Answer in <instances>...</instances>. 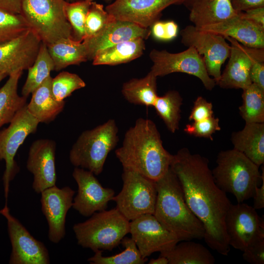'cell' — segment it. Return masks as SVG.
Here are the masks:
<instances>
[{"instance_id": "cell-1", "label": "cell", "mask_w": 264, "mask_h": 264, "mask_svg": "<svg viewBox=\"0 0 264 264\" xmlns=\"http://www.w3.org/2000/svg\"><path fill=\"white\" fill-rule=\"evenodd\" d=\"M170 167L179 181L187 204L203 224L206 244L227 256L230 246L225 218L231 203L215 183L208 159L182 148L173 155Z\"/></svg>"}, {"instance_id": "cell-2", "label": "cell", "mask_w": 264, "mask_h": 264, "mask_svg": "<svg viewBox=\"0 0 264 264\" xmlns=\"http://www.w3.org/2000/svg\"><path fill=\"white\" fill-rule=\"evenodd\" d=\"M115 154L123 169L154 181L167 172L173 156L164 148L155 123L143 118L137 119L126 131L122 144Z\"/></svg>"}, {"instance_id": "cell-3", "label": "cell", "mask_w": 264, "mask_h": 264, "mask_svg": "<svg viewBox=\"0 0 264 264\" xmlns=\"http://www.w3.org/2000/svg\"><path fill=\"white\" fill-rule=\"evenodd\" d=\"M157 198L154 215L180 241L203 239L201 222L187 204L179 181L170 167L155 181Z\"/></svg>"}, {"instance_id": "cell-4", "label": "cell", "mask_w": 264, "mask_h": 264, "mask_svg": "<svg viewBox=\"0 0 264 264\" xmlns=\"http://www.w3.org/2000/svg\"><path fill=\"white\" fill-rule=\"evenodd\" d=\"M216 163L212 172L221 190L232 194L238 203L253 197L262 180L258 166L234 149L220 152Z\"/></svg>"}, {"instance_id": "cell-5", "label": "cell", "mask_w": 264, "mask_h": 264, "mask_svg": "<svg viewBox=\"0 0 264 264\" xmlns=\"http://www.w3.org/2000/svg\"><path fill=\"white\" fill-rule=\"evenodd\" d=\"M86 221L75 224L73 230L77 243L94 252L111 251L121 243L130 230V221L115 207L97 212Z\"/></svg>"}, {"instance_id": "cell-6", "label": "cell", "mask_w": 264, "mask_h": 264, "mask_svg": "<svg viewBox=\"0 0 264 264\" xmlns=\"http://www.w3.org/2000/svg\"><path fill=\"white\" fill-rule=\"evenodd\" d=\"M118 129L114 119L84 131L69 152L72 165L87 170L95 176L100 174L109 153L117 145Z\"/></svg>"}, {"instance_id": "cell-7", "label": "cell", "mask_w": 264, "mask_h": 264, "mask_svg": "<svg viewBox=\"0 0 264 264\" xmlns=\"http://www.w3.org/2000/svg\"><path fill=\"white\" fill-rule=\"evenodd\" d=\"M65 0H22L21 14L47 45L62 38H72L65 13ZM73 39V38H72Z\"/></svg>"}, {"instance_id": "cell-8", "label": "cell", "mask_w": 264, "mask_h": 264, "mask_svg": "<svg viewBox=\"0 0 264 264\" xmlns=\"http://www.w3.org/2000/svg\"><path fill=\"white\" fill-rule=\"evenodd\" d=\"M123 186L112 200L116 208L130 221L154 212L157 198L155 181L133 171L123 169Z\"/></svg>"}, {"instance_id": "cell-9", "label": "cell", "mask_w": 264, "mask_h": 264, "mask_svg": "<svg viewBox=\"0 0 264 264\" xmlns=\"http://www.w3.org/2000/svg\"><path fill=\"white\" fill-rule=\"evenodd\" d=\"M9 123L7 128L0 131V160H4L5 163L2 180L6 203L10 182L19 170L15 160L16 154L26 138L36 132L40 122L29 112L26 105Z\"/></svg>"}, {"instance_id": "cell-10", "label": "cell", "mask_w": 264, "mask_h": 264, "mask_svg": "<svg viewBox=\"0 0 264 264\" xmlns=\"http://www.w3.org/2000/svg\"><path fill=\"white\" fill-rule=\"evenodd\" d=\"M149 57L153 62L150 72L157 77L182 72L198 78L207 90H212L216 85L214 79L207 73L202 57L193 47L175 53L154 49Z\"/></svg>"}, {"instance_id": "cell-11", "label": "cell", "mask_w": 264, "mask_h": 264, "mask_svg": "<svg viewBox=\"0 0 264 264\" xmlns=\"http://www.w3.org/2000/svg\"><path fill=\"white\" fill-rule=\"evenodd\" d=\"M181 43L194 47L203 58L208 75L216 83L221 76V67L229 57L230 45L224 37L189 25L180 31Z\"/></svg>"}, {"instance_id": "cell-12", "label": "cell", "mask_w": 264, "mask_h": 264, "mask_svg": "<svg viewBox=\"0 0 264 264\" xmlns=\"http://www.w3.org/2000/svg\"><path fill=\"white\" fill-rule=\"evenodd\" d=\"M7 220L12 251L10 264H48L49 252L45 245L36 239L25 227L13 216L7 203L0 210Z\"/></svg>"}, {"instance_id": "cell-13", "label": "cell", "mask_w": 264, "mask_h": 264, "mask_svg": "<svg viewBox=\"0 0 264 264\" xmlns=\"http://www.w3.org/2000/svg\"><path fill=\"white\" fill-rule=\"evenodd\" d=\"M225 227L230 246L243 251L256 238L264 235V221L252 206L231 203L225 216Z\"/></svg>"}, {"instance_id": "cell-14", "label": "cell", "mask_w": 264, "mask_h": 264, "mask_svg": "<svg viewBox=\"0 0 264 264\" xmlns=\"http://www.w3.org/2000/svg\"><path fill=\"white\" fill-rule=\"evenodd\" d=\"M129 233L144 258L154 252L170 250L180 242L153 214H145L130 221Z\"/></svg>"}, {"instance_id": "cell-15", "label": "cell", "mask_w": 264, "mask_h": 264, "mask_svg": "<svg viewBox=\"0 0 264 264\" xmlns=\"http://www.w3.org/2000/svg\"><path fill=\"white\" fill-rule=\"evenodd\" d=\"M92 172L75 167L72 176L78 186L72 207L84 217L107 209L109 201L114 197V191L104 187Z\"/></svg>"}, {"instance_id": "cell-16", "label": "cell", "mask_w": 264, "mask_h": 264, "mask_svg": "<svg viewBox=\"0 0 264 264\" xmlns=\"http://www.w3.org/2000/svg\"><path fill=\"white\" fill-rule=\"evenodd\" d=\"M225 39L230 45L229 60L216 85L222 88L243 89L252 84L251 66L254 61L264 59V48L246 46L233 38Z\"/></svg>"}, {"instance_id": "cell-17", "label": "cell", "mask_w": 264, "mask_h": 264, "mask_svg": "<svg viewBox=\"0 0 264 264\" xmlns=\"http://www.w3.org/2000/svg\"><path fill=\"white\" fill-rule=\"evenodd\" d=\"M185 0H114L106 7L115 20L129 22L149 28L159 20L161 13L172 5L183 4Z\"/></svg>"}, {"instance_id": "cell-18", "label": "cell", "mask_w": 264, "mask_h": 264, "mask_svg": "<svg viewBox=\"0 0 264 264\" xmlns=\"http://www.w3.org/2000/svg\"><path fill=\"white\" fill-rule=\"evenodd\" d=\"M75 194L69 186L60 188L56 185L41 193V209L48 224V238L52 243H59L65 236L66 216Z\"/></svg>"}, {"instance_id": "cell-19", "label": "cell", "mask_w": 264, "mask_h": 264, "mask_svg": "<svg viewBox=\"0 0 264 264\" xmlns=\"http://www.w3.org/2000/svg\"><path fill=\"white\" fill-rule=\"evenodd\" d=\"M42 41L29 29L19 37L0 44V72L8 76L27 70L35 61Z\"/></svg>"}, {"instance_id": "cell-20", "label": "cell", "mask_w": 264, "mask_h": 264, "mask_svg": "<svg viewBox=\"0 0 264 264\" xmlns=\"http://www.w3.org/2000/svg\"><path fill=\"white\" fill-rule=\"evenodd\" d=\"M56 146L53 140L40 139L29 148L26 168L33 175L32 188L38 194L56 185Z\"/></svg>"}, {"instance_id": "cell-21", "label": "cell", "mask_w": 264, "mask_h": 264, "mask_svg": "<svg viewBox=\"0 0 264 264\" xmlns=\"http://www.w3.org/2000/svg\"><path fill=\"white\" fill-rule=\"evenodd\" d=\"M151 34L149 28L114 19L97 34L82 42L86 47L88 60H92L98 52L105 48L135 38L146 40Z\"/></svg>"}, {"instance_id": "cell-22", "label": "cell", "mask_w": 264, "mask_h": 264, "mask_svg": "<svg viewBox=\"0 0 264 264\" xmlns=\"http://www.w3.org/2000/svg\"><path fill=\"white\" fill-rule=\"evenodd\" d=\"M198 28L233 38L246 46L264 48V28L242 18L239 12L223 21Z\"/></svg>"}, {"instance_id": "cell-23", "label": "cell", "mask_w": 264, "mask_h": 264, "mask_svg": "<svg viewBox=\"0 0 264 264\" xmlns=\"http://www.w3.org/2000/svg\"><path fill=\"white\" fill-rule=\"evenodd\" d=\"M233 149L244 154L259 167L264 163V123H245L231 136Z\"/></svg>"}, {"instance_id": "cell-24", "label": "cell", "mask_w": 264, "mask_h": 264, "mask_svg": "<svg viewBox=\"0 0 264 264\" xmlns=\"http://www.w3.org/2000/svg\"><path fill=\"white\" fill-rule=\"evenodd\" d=\"M189 10V20L197 28L223 21L239 13L230 0H195Z\"/></svg>"}, {"instance_id": "cell-25", "label": "cell", "mask_w": 264, "mask_h": 264, "mask_svg": "<svg viewBox=\"0 0 264 264\" xmlns=\"http://www.w3.org/2000/svg\"><path fill=\"white\" fill-rule=\"evenodd\" d=\"M52 77H48L31 94L27 108L31 114L40 123H49L63 111L65 101H59L54 97L51 89Z\"/></svg>"}, {"instance_id": "cell-26", "label": "cell", "mask_w": 264, "mask_h": 264, "mask_svg": "<svg viewBox=\"0 0 264 264\" xmlns=\"http://www.w3.org/2000/svg\"><path fill=\"white\" fill-rule=\"evenodd\" d=\"M145 49L143 38L123 42L98 52L92 60V64L114 66L128 63L140 57Z\"/></svg>"}, {"instance_id": "cell-27", "label": "cell", "mask_w": 264, "mask_h": 264, "mask_svg": "<svg viewBox=\"0 0 264 264\" xmlns=\"http://www.w3.org/2000/svg\"><path fill=\"white\" fill-rule=\"evenodd\" d=\"M47 47L56 71L71 65H79L88 60L84 43L72 38L61 39Z\"/></svg>"}, {"instance_id": "cell-28", "label": "cell", "mask_w": 264, "mask_h": 264, "mask_svg": "<svg viewBox=\"0 0 264 264\" xmlns=\"http://www.w3.org/2000/svg\"><path fill=\"white\" fill-rule=\"evenodd\" d=\"M179 242L170 250L160 252L168 260V264H213L212 253L200 243L189 241Z\"/></svg>"}, {"instance_id": "cell-29", "label": "cell", "mask_w": 264, "mask_h": 264, "mask_svg": "<svg viewBox=\"0 0 264 264\" xmlns=\"http://www.w3.org/2000/svg\"><path fill=\"white\" fill-rule=\"evenodd\" d=\"M157 77L149 72L141 78H132L122 86L121 92L129 103L147 107L153 106L158 95Z\"/></svg>"}, {"instance_id": "cell-30", "label": "cell", "mask_w": 264, "mask_h": 264, "mask_svg": "<svg viewBox=\"0 0 264 264\" xmlns=\"http://www.w3.org/2000/svg\"><path fill=\"white\" fill-rule=\"evenodd\" d=\"M22 72L9 75L0 88V127L9 123L17 112L27 105V98L18 93V83Z\"/></svg>"}, {"instance_id": "cell-31", "label": "cell", "mask_w": 264, "mask_h": 264, "mask_svg": "<svg viewBox=\"0 0 264 264\" xmlns=\"http://www.w3.org/2000/svg\"><path fill=\"white\" fill-rule=\"evenodd\" d=\"M27 70V78L21 91L22 96L26 98L50 76L51 71L54 70L46 44L42 42L34 62Z\"/></svg>"}, {"instance_id": "cell-32", "label": "cell", "mask_w": 264, "mask_h": 264, "mask_svg": "<svg viewBox=\"0 0 264 264\" xmlns=\"http://www.w3.org/2000/svg\"><path fill=\"white\" fill-rule=\"evenodd\" d=\"M182 98L176 90H169L162 96H157L153 107L168 130L175 133L179 129L181 119Z\"/></svg>"}, {"instance_id": "cell-33", "label": "cell", "mask_w": 264, "mask_h": 264, "mask_svg": "<svg viewBox=\"0 0 264 264\" xmlns=\"http://www.w3.org/2000/svg\"><path fill=\"white\" fill-rule=\"evenodd\" d=\"M242 90L241 117L245 123H264V90L253 83Z\"/></svg>"}, {"instance_id": "cell-34", "label": "cell", "mask_w": 264, "mask_h": 264, "mask_svg": "<svg viewBox=\"0 0 264 264\" xmlns=\"http://www.w3.org/2000/svg\"><path fill=\"white\" fill-rule=\"evenodd\" d=\"M121 243L125 247L121 252L110 256H104L102 250L94 252V255L88 259L91 264H143L147 258L141 256L132 238L124 237Z\"/></svg>"}, {"instance_id": "cell-35", "label": "cell", "mask_w": 264, "mask_h": 264, "mask_svg": "<svg viewBox=\"0 0 264 264\" xmlns=\"http://www.w3.org/2000/svg\"><path fill=\"white\" fill-rule=\"evenodd\" d=\"M95 0H78L73 2L66 1L65 13L72 28L73 40L80 42L84 40L86 17L92 2Z\"/></svg>"}, {"instance_id": "cell-36", "label": "cell", "mask_w": 264, "mask_h": 264, "mask_svg": "<svg viewBox=\"0 0 264 264\" xmlns=\"http://www.w3.org/2000/svg\"><path fill=\"white\" fill-rule=\"evenodd\" d=\"M31 29L21 14L0 8V44L16 38Z\"/></svg>"}, {"instance_id": "cell-37", "label": "cell", "mask_w": 264, "mask_h": 264, "mask_svg": "<svg viewBox=\"0 0 264 264\" xmlns=\"http://www.w3.org/2000/svg\"><path fill=\"white\" fill-rule=\"evenodd\" d=\"M85 86V82L78 75L67 71L60 72L51 81L52 93L59 101H64L73 92Z\"/></svg>"}, {"instance_id": "cell-38", "label": "cell", "mask_w": 264, "mask_h": 264, "mask_svg": "<svg viewBox=\"0 0 264 264\" xmlns=\"http://www.w3.org/2000/svg\"><path fill=\"white\" fill-rule=\"evenodd\" d=\"M113 19L114 18L107 12L102 4L93 1L86 17L84 40L97 34Z\"/></svg>"}, {"instance_id": "cell-39", "label": "cell", "mask_w": 264, "mask_h": 264, "mask_svg": "<svg viewBox=\"0 0 264 264\" xmlns=\"http://www.w3.org/2000/svg\"><path fill=\"white\" fill-rule=\"evenodd\" d=\"M220 120L214 116L198 121L193 122L187 124L184 129L185 132L188 134L198 137L208 138L213 140L212 134L220 130Z\"/></svg>"}, {"instance_id": "cell-40", "label": "cell", "mask_w": 264, "mask_h": 264, "mask_svg": "<svg viewBox=\"0 0 264 264\" xmlns=\"http://www.w3.org/2000/svg\"><path fill=\"white\" fill-rule=\"evenodd\" d=\"M151 27L153 36L159 41H171L177 35L178 25L173 21L158 20L154 22Z\"/></svg>"}, {"instance_id": "cell-41", "label": "cell", "mask_w": 264, "mask_h": 264, "mask_svg": "<svg viewBox=\"0 0 264 264\" xmlns=\"http://www.w3.org/2000/svg\"><path fill=\"white\" fill-rule=\"evenodd\" d=\"M242 252V257L248 263L264 264V235L253 240Z\"/></svg>"}, {"instance_id": "cell-42", "label": "cell", "mask_w": 264, "mask_h": 264, "mask_svg": "<svg viewBox=\"0 0 264 264\" xmlns=\"http://www.w3.org/2000/svg\"><path fill=\"white\" fill-rule=\"evenodd\" d=\"M213 116V105L202 96L197 98L189 116L190 121H198Z\"/></svg>"}, {"instance_id": "cell-43", "label": "cell", "mask_w": 264, "mask_h": 264, "mask_svg": "<svg viewBox=\"0 0 264 264\" xmlns=\"http://www.w3.org/2000/svg\"><path fill=\"white\" fill-rule=\"evenodd\" d=\"M249 75L251 83L264 90V59H258L253 62Z\"/></svg>"}, {"instance_id": "cell-44", "label": "cell", "mask_w": 264, "mask_h": 264, "mask_svg": "<svg viewBox=\"0 0 264 264\" xmlns=\"http://www.w3.org/2000/svg\"><path fill=\"white\" fill-rule=\"evenodd\" d=\"M241 17L264 28V6L257 7L239 12Z\"/></svg>"}, {"instance_id": "cell-45", "label": "cell", "mask_w": 264, "mask_h": 264, "mask_svg": "<svg viewBox=\"0 0 264 264\" xmlns=\"http://www.w3.org/2000/svg\"><path fill=\"white\" fill-rule=\"evenodd\" d=\"M233 8L237 12H241L248 9L264 6V0H230Z\"/></svg>"}, {"instance_id": "cell-46", "label": "cell", "mask_w": 264, "mask_h": 264, "mask_svg": "<svg viewBox=\"0 0 264 264\" xmlns=\"http://www.w3.org/2000/svg\"><path fill=\"white\" fill-rule=\"evenodd\" d=\"M262 183L261 187H257L253 196V207L256 209H261L264 207V171L263 168Z\"/></svg>"}, {"instance_id": "cell-47", "label": "cell", "mask_w": 264, "mask_h": 264, "mask_svg": "<svg viewBox=\"0 0 264 264\" xmlns=\"http://www.w3.org/2000/svg\"><path fill=\"white\" fill-rule=\"evenodd\" d=\"M22 0H0V8L20 14Z\"/></svg>"}, {"instance_id": "cell-48", "label": "cell", "mask_w": 264, "mask_h": 264, "mask_svg": "<svg viewBox=\"0 0 264 264\" xmlns=\"http://www.w3.org/2000/svg\"><path fill=\"white\" fill-rule=\"evenodd\" d=\"M149 264H168V260L166 257L160 255L157 259H151Z\"/></svg>"}, {"instance_id": "cell-49", "label": "cell", "mask_w": 264, "mask_h": 264, "mask_svg": "<svg viewBox=\"0 0 264 264\" xmlns=\"http://www.w3.org/2000/svg\"><path fill=\"white\" fill-rule=\"evenodd\" d=\"M195 1V0H185L183 4L189 9Z\"/></svg>"}, {"instance_id": "cell-50", "label": "cell", "mask_w": 264, "mask_h": 264, "mask_svg": "<svg viewBox=\"0 0 264 264\" xmlns=\"http://www.w3.org/2000/svg\"><path fill=\"white\" fill-rule=\"evenodd\" d=\"M7 76L5 73L0 72V82Z\"/></svg>"}, {"instance_id": "cell-51", "label": "cell", "mask_w": 264, "mask_h": 264, "mask_svg": "<svg viewBox=\"0 0 264 264\" xmlns=\"http://www.w3.org/2000/svg\"><path fill=\"white\" fill-rule=\"evenodd\" d=\"M103 1H104L105 2H108V3H111L114 0H102Z\"/></svg>"}, {"instance_id": "cell-52", "label": "cell", "mask_w": 264, "mask_h": 264, "mask_svg": "<svg viewBox=\"0 0 264 264\" xmlns=\"http://www.w3.org/2000/svg\"><path fill=\"white\" fill-rule=\"evenodd\" d=\"M65 0L67 2H73V1H77L78 0Z\"/></svg>"}]
</instances>
